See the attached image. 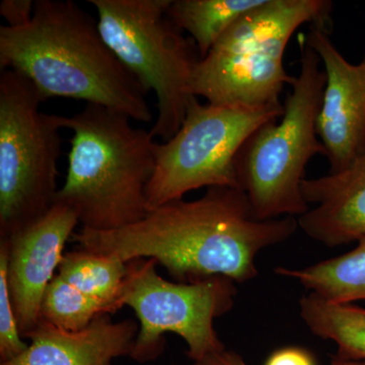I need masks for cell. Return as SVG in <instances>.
I'll use <instances>...</instances> for the list:
<instances>
[{"label": "cell", "mask_w": 365, "mask_h": 365, "mask_svg": "<svg viewBox=\"0 0 365 365\" xmlns=\"http://www.w3.org/2000/svg\"><path fill=\"white\" fill-rule=\"evenodd\" d=\"M7 261L9 249L6 242L0 241V364L20 356L29 346L20 332L9 294Z\"/></svg>", "instance_id": "d6986e66"}, {"label": "cell", "mask_w": 365, "mask_h": 365, "mask_svg": "<svg viewBox=\"0 0 365 365\" xmlns=\"http://www.w3.org/2000/svg\"><path fill=\"white\" fill-rule=\"evenodd\" d=\"M127 274L128 262L81 249L64 254L58 268V275L72 287L117 311Z\"/></svg>", "instance_id": "e0dca14e"}, {"label": "cell", "mask_w": 365, "mask_h": 365, "mask_svg": "<svg viewBox=\"0 0 365 365\" xmlns=\"http://www.w3.org/2000/svg\"><path fill=\"white\" fill-rule=\"evenodd\" d=\"M116 311V307L88 297L57 274L43 295L40 322L73 332L90 326L98 317Z\"/></svg>", "instance_id": "ac0fdd59"}, {"label": "cell", "mask_w": 365, "mask_h": 365, "mask_svg": "<svg viewBox=\"0 0 365 365\" xmlns=\"http://www.w3.org/2000/svg\"><path fill=\"white\" fill-rule=\"evenodd\" d=\"M35 2L32 0H2L0 14L6 21L7 26L19 28L28 25L32 20Z\"/></svg>", "instance_id": "ffe728a7"}, {"label": "cell", "mask_w": 365, "mask_h": 365, "mask_svg": "<svg viewBox=\"0 0 365 365\" xmlns=\"http://www.w3.org/2000/svg\"><path fill=\"white\" fill-rule=\"evenodd\" d=\"M275 273L299 282L309 292L341 304L365 300V237L335 258L306 268L278 267Z\"/></svg>", "instance_id": "5bb4252c"}, {"label": "cell", "mask_w": 365, "mask_h": 365, "mask_svg": "<svg viewBox=\"0 0 365 365\" xmlns=\"http://www.w3.org/2000/svg\"><path fill=\"white\" fill-rule=\"evenodd\" d=\"M131 118L86 104L66 117L71 140L66 182L54 202L68 206L83 228L111 232L148 213V187L155 169L150 131L132 126Z\"/></svg>", "instance_id": "3957f363"}, {"label": "cell", "mask_w": 365, "mask_h": 365, "mask_svg": "<svg viewBox=\"0 0 365 365\" xmlns=\"http://www.w3.org/2000/svg\"><path fill=\"white\" fill-rule=\"evenodd\" d=\"M264 0H170L168 16L193 39L205 58L235 21Z\"/></svg>", "instance_id": "2e32d148"}, {"label": "cell", "mask_w": 365, "mask_h": 365, "mask_svg": "<svg viewBox=\"0 0 365 365\" xmlns=\"http://www.w3.org/2000/svg\"><path fill=\"white\" fill-rule=\"evenodd\" d=\"M78 223L71 208L54 202L39 220L0 239L9 249V294L23 338L40 324L43 295L58 271L66 242L76 234Z\"/></svg>", "instance_id": "8fae6325"}, {"label": "cell", "mask_w": 365, "mask_h": 365, "mask_svg": "<svg viewBox=\"0 0 365 365\" xmlns=\"http://www.w3.org/2000/svg\"><path fill=\"white\" fill-rule=\"evenodd\" d=\"M307 212L297 218L314 241L334 248L365 237V153L340 172L302 182Z\"/></svg>", "instance_id": "7c38bea8"}, {"label": "cell", "mask_w": 365, "mask_h": 365, "mask_svg": "<svg viewBox=\"0 0 365 365\" xmlns=\"http://www.w3.org/2000/svg\"><path fill=\"white\" fill-rule=\"evenodd\" d=\"M0 68L25 76L43 100L68 98L150 123L145 88L72 0H37L28 25L0 26Z\"/></svg>", "instance_id": "7a4b0ae2"}, {"label": "cell", "mask_w": 365, "mask_h": 365, "mask_svg": "<svg viewBox=\"0 0 365 365\" xmlns=\"http://www.w3.org/2000/svg\"><path fill=\"white\" fill-rule=\"evenodd\" d=\"M299 228L295 217L257 220L242 189L213 187L196 200L153 209L128 227L81 228L72 240L79 249L125 262L153 259L178 282L225 277L245 283L258 276V255L287 242Z\"/></svg>", "instance_id": "6da1fadb"}, {"label": "cell", "mask_w": 365, "mask_h": 365, "mask_svg": "<svg viewBox=\"0 0 365 365\" xmlns=\"http://www.w3.org/2000/svg\"><path fill=\"white\" fill-rule=\"evenodd\" d=\"M299 45L300 71L282 116L259 127L237 158L240 189L259 220L299 218L307 212L302 194L307 163L316 155L327 157L317 128L326 73L302 36Z\"/></svg>", "instance_id": "5b68a950"}, {"label": "cell", "mask_w": 365, "mask_h": 365, "mask_svg": "<svg viewBox=\"0 0 365 365\" xmlns=\"http://www.w3.org/2000/svg\"><path fill=\"white\" fill-rule=\"evenodd\" d=\"M102 37L148 93L157 97L153 138L170 140L184 122L200 53L168 16L170 0H88Z\"/></svg>", "instance_id": "8992f818"}, {"label": "cell", "mask_w": 365, "mask_h": 365, "mask_svg": "<svg viewBox=\"0 0 365 365\" xmlns=\"http://www.w3.org/2000/svg\"><path fill=\"white\" fill-rule=\"evenodd\" d=\"M265 365H316L311 353L299 347H287L274 352Z\"/></svg>", "instance_id": "44dd1931"}, {"label": "cell", "mask_w": 365, "mask_h": 365, "mask_svg": "<svg viewBox=\"0 0 365 365\" xmlns=\"http://www.w3.org/2000/svg\"><path fill=\"white\" fill-rule=\"evenodd\" d=\"M45 101L23 74L0 73V239L39 220L54 203L60 131L66 117L45 114Z\"/></svg>", "instance_id": "52a82bcc"}, {"label": "cell", "mask_w": 365, "mask_h": 365, "mask_svg": "<svg viewBox=\"0 0 365 365\" xmlns=\"http://www.w3.org/2000/svg\"><path fill=\"white\" fill-rule=\"evenodd\" d=\"M193 365H247L241 355L230 350L222 349L208 354Z\"/></svg>", "instance_id": "7402d4cb"}, {"label": "cell", "mask_w": 365, "mask_h": 365, "mask_svg": "<svg viewBox=\"0 0 365 365\" xmlns=\"http://www.w3.org/2000/svg\"><path fill=\"white\" fill-rule=\"evenodd\" d=\"M331 365H365V361H359V360H349L341 359V357L333 356L331 360Z\"/></svg>", "instance_id": "603a6c76"}, {"label": "cell", "mask_w": 365, "mask_h": 365, "mask_svg": "<svg viewBox=\"0 0 365 365\" xmlns=\"http://www.w3.org/2000/svg\"><path fill=\"white\" fill-rule=\"evenodd\" d=\"M157 265L153 259L128 262L120 304L133 309L140 325L131 359L139 362L158 359L167 333L186 342L187 355L193 362L225 349L215 321L234 307L237 292L234 281L212 277L172 282L157 272Z\"/></svg>", "instance_id": "9c48e42d"}, {"label": "cell", "mask_w": 365, "mask_h": 365, "mask_svg": "<svg viewBox=\"0 0 365 365\" xmlns=\"http://www.w3.org/2000/svg\"><path fill=\"white\" fill-rule=\"evenodd\" d=\"M139 327L133 319L113 322L102 314L81 331L61 330L40 322L23 354L0 365H112L131 356Z\"/></svg>", "instance_id": "4fadbf2b"}, {"label": "cell", "mask_w": 365, "mask_h": 365, "mask_svg": "<svg viewBox=\"0 0 365 365\" xmlns=\"http://www.w3.org/2000/svg\"><path fill=\"white\" fill-rule=\"evenodd\" d=\"M332 7L329 0H264L199 62L193 95L248 111L283 109L281 93L295 81L283 63L288 42L304 24L328 26Z\"/></svg>", "instance_id": "277c9868"}, {"label": "cell", "mask_w": 365, "mask_h": 365, "mask_svg": "<svg viewBox=\"0 0 365 365\" xmlns=\"http://www.w3.org/2000/svg\"><path fill=\"white\" fill-rule=\"evenodd\" d=\"M283 112L284 106L281 110L248 111L192 98L177 133L155 144V169L146 193L148 210L204 187L240 189V151L259 127Z\"/></svg>", "instance_id": "ba28073f"}, {"label": "cell", "mask_w": 365, "mask_h": 365, "mask_svg": "<svg viewBox=\"0 0 365 365\" xmlns=\"http://www.w3.org/2000/svg\"><path fill=\"white\" fill-rule=\"evenodd\" d=\"M302 36L325 71L317 128L330 173L340 172L365 153V55L359 64L347 61L326 25H309V32Z\"/></svg>", "instance_id": "30bf717a"}, {"label": "cell", "mask_w": 365, "mask_h": 365, "mask_svg": "<svg viewBox=\"0 0 365 365\" xmlns=\"http://www.w3.org/2000/svg\"><path fill=\"white\" fill-rule=\"evenodd\" d=\"M299 316L314 335L332 341L336 356L365 361V309L331 302L309 292L299 300Z\"/></svg>", "instance_id": "9a60e30c"}]
</instances>
